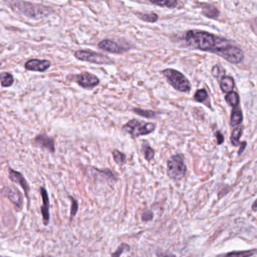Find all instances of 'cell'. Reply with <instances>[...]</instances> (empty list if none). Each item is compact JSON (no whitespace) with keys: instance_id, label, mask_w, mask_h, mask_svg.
<instances>
[{"instance_id":"obj_1","label":"cell","mask_w":257,"mask_h":257,"mask_svg":"<svg viewBox=\"0 0 257 257\" xmlns=\"http://www.w3.org/2000/svg\"><path fill=\"white\" fill-rule=\"evenodd\" d=\"M189 47L200 51L214 53L231 63H241L244 60L242 50L225 38L200 30H190L185 35Z\"/></svg>"},{"instance_id":"obj_2","label":"cell","mask_w":257,"mask_h":257,"mask_svg":"<svg viewBox=\"0 0 257 257\" xmlns=\"http://www.w3.org/2000/svg\"><path fill=\"white\" fill-rule=\"evenodd\" d=\"M11 9L18 11L25 16L32 18H42L51 13V8L43 5L34 4L23 0H3Z\"/></svg>"},{"instance_id":"obj_3","label":"cell","mask_w":257,"mask_h":257,"mask_svg":"<svg viewBox=\"0 0 257 257\" xmlns=\"http://www.w3.org/2000/svg\"><path fill=\"white\" fill-rule=\"evenodd\" d=\"M168 82L179 92L188 93L191 90V84L189 80L179 71L173 69H166L162 72Z\"/></svg>"},{"instance_id":"obj_4","label":"cell","mask_w":257,"mask_h":257,"mask_svg":"<svg viewBox=\"0 0 257 257\" xmlns=\"http://www.w3.org/2000/svg\"><path fill=\"white\" fill-rule=\"evenodd\" d=\"M187 173V166L181 154H175L168 160L167 175L174 181H180Z\"/></svg>"},{"instance_id":"obj_5","label":"cell","mask_w":257,"mask_h":257,"mask_svg":"<svg viewBox=\"0 0 257 257\" xmlns=\"http://www.w3.org/2000/svg\"><path fill=\"white\" fill-rule=\"evenodd\" d=\"M156 124L153 123H146L142 120L133 119L126 124L123 125L122 130L128 133L133 138H137L140 136H146L155 130Z\"/></svg>"},{"instance_id":"obj_6","label":"cell","mask_w":257,"mask_h":257,"mask_svg":"<svg viewBox=\"0 0 257 257\" xmlns=\"http://www.w3.org/2000/svg\"><path fill=\"white\" fill-rule=\"evenodd\" d=\"M75 57L81 61L88 62L90 63L99 65H109L114 63L111 59L99 53L90 51H77Z\"/></svg>"},{"instance_id":"obj_7","label":"cell","mask_w":257,"mask_h":257,"mask_svg":"<svg viewBox=\"0 0 257 257\" xmlns=\"http://www.w3.org/2000/svg\"><path fill=\"white\" fill-rule=\"evenodd\" d=\"M75 81L84 88H93L99 84V79L90 72H82L75 76Z\"/></svg>"},{"instance_id":"obj_8","label":"cell","mask_w":257,"mask_h":257,"mask_svg":"<svg viewBox=\"0 0 257 257\" xmlns=\"http://www.w3.org/2000/svg\"><path fill=\"white\" fill-rule=\"evenodd\" d=\"M2 193L7 197L17 208L21 210L23 207V196L19 190L11 187H5Z\"/></svg>"},{"instance_id":"obj_9","label":"cell","mask_w":257,"mask_h":257,"mask_svg":"<svg viewBox=\"0 0 257 257\" xmlns=\"http://www.w3.org/2000/svg\"><path fill=\"white\" fill-rule=\"evenodd\" d=\"M51 65L48 60L32 59L25 63V69L32 72H44L49 69Z\"/></svg>"},{"instance_id":"obj_10","label":"cell","mask_w":257,"mask_h":257,"mask_svg":"<svg viewBox=\"0 0 257 257\" xmlns=\"http://www.w3.org/2000/svg\"><path fill=\"white\" fill-rule=\"evenodd\" d=\"M9 179L13 182L16 183L18 185L22 187L25 193L26 197L29 199V191H30V186L27 183V180L24 178V175L21 172L14 170L12 168L9 169Z\"/></svg>"},{"instance_id":"obj_11","label":"cell","mask_w":257,"mask_h":257,"mask_svg":"<svg viewBox=\"0 0 257 257\" xmlns=\"http://www.w3.org/2000/svg\"><path fill=\"white\" fill-rule=\"evenodd\" d=\"M40 193L42 199V205L41 206L43 223L45 226H48L50 222V201L48 192L44 187H40Z\"/></svg>"},{"instance_id":"obj_12","label":"cell","mask_w":257,"mask_h":257,"mask_svg":"<svg viewBox=\"0 0 257 257\" xmlns=\"http://www.w3.org/2000/svg\"><path fill=\"white\" fill-rule=\"evenodd\" d=\"M100 49L107 52L111 53V54H122L127 51V48H123L120 46L119 44L116 43L114 41L109 40V39H105L102 42H99L98 45Z\"/></svg>"},{"instance_id":"obj_13","label":"cell","mask_w":257,"mask_h":257,"mask_svg":"<svg viewBox=\"0 0 257 257\" xmlns=\"http://www.w3.org/2000/svg\"><path fill=\"white\" fill-rule=\"evenodd\" d=\"M35 144L37 146L43 148V149L48 150L50 152H55V145L54 141L52 138L46 136V135L39 134L35 138Z\"/></svg>"},{"instance_id":"obj_14","label":"cell","mask_w":257,"mask_h":257,"mask_svg":"<svg viewBox=\"0 0 257 257\" xmlns=\"http://www.w3.org/2000/svg\"><path fill=\"white\" fill-rule=\"evenodd\" d=\"M202 14L208 18H217L220 15V12L217 8L211 5L202 4Z\"/></svg>"},{"instance_id":"obj_15","label":"cell","mask_w":257,"mask_h":257,"mask_svg":"<svg viewBox=\"0 0 257 257\" xmlns=\"http://www.w3.org/2000/svg\"><path fill=\"white\" fill-rule=\"evenodd\" d=\"M234 86H235V84H234V80L232 79V78L229 76H223L222 78L221 81H220V87L224 93H229L232 92Z\"/></svg>"},{"instance_id":"obj_16","label":"cell","mask_w":257,"mask_h":257,"mask_svg":"<svg viewBox=\"0 0 257 257\" xmlns=\"http://www.w3.org/2000/svg\"><path fill=\"white\" fill-rule=\"evenodd\" d=\"M243 115L241 109L238 107H235L232 110V115H231V124L232 126H238L242 122Z\"/></svg>"},{"instance_id":"obj_17","label":"cell","mask_w":257,"mask_h":257,"mask_svg":"<svg viewBox=\"0 0 257 257\" xmlns=\"http://www.w3.org/2000/svg\"><path fill=\"white\" fill-rule=\"evenodd\" d=\"M153 4L161 7L169 8V9H175L178 6V0H150Z\"/></svg>"},{"instance_id":"obj_18","label":"cell","mask_w":257,"mask_h":257,"mask_svg":"<svg viewBox=\"0 0 257 257\" xmlns=\"http://www.w3.org/2000/svg\"><path fill=\"white\" fill-rule=\"evenodd\" d=\"M0 82L3 87H9L14 84V77L9 72L0 74Z\"/></svg>"},{"instance_id":"obj_19","label":"cell","mask_w":257,"mask_h":257,"mask_svg":"<svg viewBox=\"0 0 257 257\" xmlns=\"http://www.w3.org/2000/svg\"><path fill=\"white\" fill-rule=\"evenodd\" d=\"M139 19L142 20V21H145V22L148 23H154L156 21H158V15L155 13L151 14H142L137 13L136 14Z\"/></svg>"},{"instance_id":"obj_20","label":"cell","mask_w":257,"mask_h":257,"mask_svg":"<svg viewBox=\"0 0 257 257\" xmlns=\"http://www.w3.org/2000/svg\"><path fill=\"white\" fill-rule=\"evenodd\" d=\"M133 112L136 113L138 115L142 116V117H147V118H153L157 115V113L155 111H151V110H144L141 108H136L133 110Z\"/></svg>"},{"instance_id":"obj_21","label":"cell","mask_w":257,"mask_h":257,"mask_svg":"<svg viewBox=\"0 0 257 257\" xmlns=\"http://www.w3.org/2000/svg\"><path fill=\"white\" fill-rule=\"evenodd\" d=\"M226 100L232 106L237 107L239 103V96L235 92H230L226 96Z\"/></svg>"},{"instance_id":"obj_22","label":"cell","mask_w":257,"mask_h":257,"mask_svg":"<svg viewBox=\"0 0 257 257\" xmlns=\"http://www.w3.org/2000/svg\"><path fill=\"white\" fill-rule=\"evenodd\" d=\"M256 253V250H244V251H233L227 253L225 257H250Z\"/></svg>"},{"instance_id":"obj_23","label":"cell","mask_w":257,"mask_h":257,"mask_svg":"<svg viewBox=\"0 0 257 257\" xmlns=\"http://www.w3.org/2000/svg\"><path fill=\"white\" fill-rule=\"evenodd\" d=\"M112 156L114 157V161L118 165H123L126 163V156L123 153L114 150L112 152Z\"/></svg>"},{"instance_id":"obj_24","label":"cell","mask_w":257,"mask_h":257,"mask_svg":"<svg viewBox=\"0 0 257 257\" xmlns=\"http://www.w3.org/2000/svg\"><path fill=\"white\" fill-rule=\"evenodd\" d=\"M130 250H131V247H130L128 244L122 243V244L119 246L118 248L115 250V252L111 253V257H120L122 253H124L125 251H130Z\"/></svg>"},{"instance_id":"obj_25","label":"cell","mask_w":257,"mask_h":257,"mask_svg":"<svg viewBox=\"0 0 257 257\" xmlns=\"http://www.w3.org/2000/svg\"><path fill=\"white\" fill-rule=\"evenodd\" d=\"M142 151H143L144 155H145V160L147 161L150 162L154 158V156H155V152H154V150L151 147H150L149 145H146V146H143V149H142Z\"/></svg>"},{"instance_id":"obj_26","label":"cell","mask_w":257,"mask_h":257,"mask_svg":"<svg viewBox=\"0 0 257 257\" xmlns=\"http://www.w3.org/2000/svg\"><path fill=\"white\" fill-rule=\"evenodd\" d=\"M242 134V128H236L233 130L231 136V141L234 145H239V139Z\"/></svg>"},{"instance_id":"obj_27","label":"cell","mask_w":257,"mask_h":257,"mask_svg":"<svg viewBox=\"0 0 257 257\" xmlns=\"http://www.w3.org/2000/svg\"><path fill=\"white\" fill-rule=\"evenodd\" d=\"M207 98H208V93H207L206 90H204V89L197 90L194 95L195 100L199 102H204Z\"/></svg>"},{"instance_id":"obj_28","label":"cell","mask_w":257,"mask_h":257,"mask_svg":"<svg viewBox=\"0 0 257 257\" xmlns=\"http://www.w3.org/2000/svg\"><path fill=\"white\" fill-rule=\"evenodd\" d=\"M69 198L71 199V202H72V207H71L70 212V220H72V218H73L74 217H75L77 212H78V201H77L75 198L72 197V196H69Z\"/></svg>"},{"instance_id":"obj_29","label":"cell","mask_w":257,"mask_h":257,"mask_svg":"<svg viewBox=\"0 0 257 257\" xmlns=\"http://www.w3.org/2000/svg\"><path fill=\"white\" fill-rule=\"evenodd\" d=\"M154 212L151 210H146L142 214V220L143 222H150L154 219Z\"/></svg>"},{"instance_id":"obj_30","label":"cell","mask_w":257,"mask_h":257,"mask_svg":"<svg viewBox=\"0 0 257 257\" xmlns=\"http://www.w3.org/2000/svg\"><path fill=\"white\" fill-rule=\"evenodd\" d=\"M157 257H177L174 253H169V252L160 251L158 250L156 253Z\"/></svg>"},{"instance_id":"obj_31","label":"cell","mask_w":257,"mask_h":257,"mask_svg":"<svg viewBox=\"0 0 257 257\" xmlns=\"http://www.w3.org/2000/svg\"><path fill=\"white\" fill-rule=\"evenodd\" d=\"M216 137H217V142H218L219 145L223 143V141H224V138H223V135L220 132L216 133Z\"/></svg>"},{"instance_id":"obj_32","label":"cell","mask_w":257,"mask_h":257,"mask_svg":"<svg viewBox=\"0 0 257 257\" xmlns=\"http://www.w3.org/2000/svg\"><path fill=\"white\" fill-rule=\"evenodd\" d=\"M246 145H247L246 142H243V143L241 144V149H240L239 151H238V154H241V153H242V151H244V148H245Z\"/></svg>"},{"instance_id":"obj_33","label":"cell","mask_w":257,"mask_h":257,"mask_svg":"<svg viewBox=\"0 0 257 257\" xmlns=\"http://www.w3.org/2000/svg\"><path fill=\"white\" fill-rule=\"evenodd\" d=\"M252 209L254 211H257V199H256V201L253 202V205H252Z\"/></svg>"},{"instance_id":"obj_34","label":"cell","mask_w":257,"mask_h":257,"mask_svg":"<svg viewBox=\"0 0 257 257\" xmlns=\"http://www.w3.org/2000/svg\"><path fill=\"white\" fill-rule=\"evenodd\" d=\"M38 257H54V256H49V255H44V256H38Z\"/></svg>"},{"instance_id":"obj_35","label":"cell","mask_w":257,"mask_h":257,"mask_svg":"<svg viewBox=\"0 0 257 257\" xmlns=\"http://www.w3.org/2000/svg\"><path fill=\"white\" fill-rule=\"evenodd\" d=\"M1 66H2V63H1V62H0V67H1Z\"/></svg>"}]
</instances>
